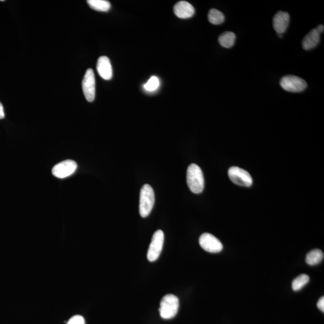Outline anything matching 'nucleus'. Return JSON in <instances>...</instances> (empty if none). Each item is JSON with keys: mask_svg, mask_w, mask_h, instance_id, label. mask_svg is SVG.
I'll return each mask as SVG.
<instances>
[{"mask_svg": "<svg viewBox=\"0 0 324 324\" xmlns=\"http://www.w3.org/2000/svg\"><path fill=\"white\" fill-rule=\"evenodd\" d=\"M187 183L192 192L201 194L204 189L205 181L203 171L195 163L189 165L187 170Z\"/></svg>", "mask_w": 324, "mask_h": 324, "instance_id": "nucleus-1", "label": "nucleus"}, {"mask_svg": "<svg viewBox=\"0 0 324 324\" xmlns=\"http://www.w3.org/2000/svg\"><path fill=\"white\" fill-rule=\"evenodd\" d=\"M155 192L152 186L144 184L141 188L140 199V213L144 218L149 216L155 202Z\"/></svg>", "mask_w": 324, "mask_h": 324, "instance_id": "nucleus-2", "label": "nucleus"}, {"mask_svg": "<svg viewBox=\"0 0 324 324\" xmlns=\"http://www.w3.org/2000/svg\"><path fill=\"white\" fill-rule=\"evenodd\" d=\"M179 300L173 294H167L160 301L159 312L160 316L164 319H170L177 314Z\"/></svg>", "mask_w": 324, "mask_h": 324, "instance_id": "nucleus-3", "label": "nucleus"}, {"mask_svg": "<svg viewBox=\"0 0 324 324\" xmlns=\"http://www.w3.org/2000/svg\"><path fill=\"white\" fill-rule=\"evenodd\" d=\"M164 239V233L162 230H158L153 234L147 253V258L149 261L155 262L159 258L163 249Z\"/></svg>", "mask_w": 324, "mask_h": 324, "instance_id": "nucleus-4", "label": "nucleus"}, {"mask_svg": "<svg viewBox=\"0 0 324 324\" xmlns=\"http://www.w3.org/2000/svg\"><path fill=\"white\" fill-rule=\"evenodd\" d=\"M282 88L289 92H300L307 88V82L302 78L294 75H287L281 80Z\"/></svg>", "mask_w": 324, "mask_h": 324, "instance_id": "nucleus-5", "label": "nucleus"}, {"mask_svg": "<svg viewBox=\"0 0 324 324\" xmlns=\"http://www.w3.org/2000/svg\"><path fill=\"white\" fill-rule=\"evenodd\" d=\"M229 177L234 184L243 187H250L253 184V179L246 170L233 166L228 170Z\"/></svg>", "mask_w": 324, "mask_h": 324, "instance_id": "nucleus-6", "label": "nucleus"}, {"mask_svg": "<svg viewBox=\"0 0 324 324\" xmlns=\"http://www.w3.org/2000/svg\"><path fill=\"white\" fill-rule=\"evenodd\" d=\"M199 243L201 248L208 252L219 253L223 249L222 243L216 237L210 233L202 234L199 239Z\"/></svg>", "mask_w": 324, "mask_h": 324, "instance_id": "nucleus-7", "label": "nucleus"}, {"mask_svg": "<svg viewBox=\"0 0 324 324\" xmlns=\"http://www.w3.org/2000/svg\"><path fill=\"white\" fill-rule=\"evenodd\" d=\"M96 81L94 72L92 69L86 70L83 77L82 86L83 95L89 102L94 101L96 94Z\"/></svg>", "mask_w": 324, "mask_h": 324, "instance_id": "nucleus-8", "label": "nucleus"}, {"mask_svg": "<svg viewBox=\"0 0 324 324\" xmlns=\"http://www.w3.org/2000/svg\"><path fill=\"white\" fill-rule=\"evenodd\" d=\"M77 163L71 160H67L58 163L53 169V174L57 178H65L74 174L77 169Z\"/></svg>", "mask_w": 324, "mask_h": 324, "instance_id": "nucleus-9", "label": "nucleus"}, {"mask_svg": "<svg viewBox=\"0 0 324 324\" xmlns=\"http://www.w3.org/2000/svg\"><path fill=\"white\" fill-rule=\"evenodd\" d=\"M290 15L288 12L279 11L273 18V28L277 34H284L290 23Z\"/></svg>", "mask_w": 324, "mask_h": 324, "instance_id": "nucleus-10", "label": "nucleus"}, {"mask_svg": "<svg viewBox=\"0 0 324 324\" xmlns=\"http://www.w3.org/2000/svg\"><path fill=\"white\" fill-rule=\"evenodd\" d=\"M174 12L178 18L187 19L193 17L195 10L191 3L181 1L176 3L174 7Z\"/></svg>", "mask_w": 324, "mask_h": 324, "instance_id": "nucleus-11", "label": "nucleus"}, {"mask_svg": "<svg viewBox=\"0 0 324 324\" xmlns=\"http://www.w3.org/2000/svg\"><path fill=\"white\" fill-rule=\"evenodd\" d=\"M99 75L105 80H110L112 78V68L109 58L102 56L99 58L97 63Z\"/></svg>", "mask_w": 324, "mask_h": 324, "instance_id": "nucleus-12", "label": "nucleus"}, {"mask_svg": "<svg viewBox=\"0 0 324 324\" xmlns=\"http://www.w3.org/2000/svg\"><path fill=\"white\" fill-rule=\"evenodd\" d=\"M320 41V34L315 29L311 30L308 33L302 41V45L304 50L309 51L313 49Z\"/></svg>", "mask_w": 324, "mask_h": 324, "instance_id": "nucleus-13", "label": "nucleus"}, {"mask_svg": "<svg viewBox=\"0 0 324 324\" xmlns=\"http://www.w3.org/2000/svg\"><path fill=\"white\" fill-rule=\"evenodd\" d=\"M236 39V34L232 31H225L220 35L218 40L221 46L225 48H230L234 46Z\"/></svg>", "mask_w": 324, "mask_h": 324, "instance_id": "nucleus-14", "label": "nucleus"}, {"mask_svg": "<svg viewBox=\"0 0 324 324\" xmlns=\"http://www.w3.org/2000/svg\"><path fill=\"white\" fill-rule=\"evenodd\" d=\"M323 253L320 249H314L308 253L306 255V262L310 265H316L322 261Z\"/></svg>", "mask_w": 324, "mask_h": 324, "instance_id": "nucleus-15", "label": "nucleus"}, {"mask_svg": "<svg viewBox=\"0 0 324 324\" xmlns=\"http://www.w3.org/2000/svg\"><path fill=\"white\" fill-rule=\"evenodd\" d=\"M90 8L99 12H108L111 9L110 3L105 0H88Z\"/></svg>", "mask_w": 324, "mask_h": 324, "instance_id": "nucleus-16", "label": "nucleus"}, {"mask_svg": "<svg viewBox=\"0 0 324 324\" xmlns=\"http://www.w3.org/2000/svg\"><path fill=\"white\" fill-rule=\"evenodd\" d=\"M208 21L213 25H220L224 21V16L216 9H211L208 14Z\"/></svg>", "mask_w": 324, "mask_h": 324, "instance_id": "nucleus-17", "label": "nucleus"}, {"mask_svg": "<svg viewBox=\"0 0 324 324\" xmlns=\"http://www.w3.org/2000/svg\"><path fill=\"white\" fill-rule=\"evenodd\" d=\"M309 281V275L305 274L300 275L299 276L294 279L293 284H292L293 290L295 291H300L308 284Z\"/></svg>", "mask_w": 324, "mask_h": 324, "instance_id": "nucleus-18", "label": "nucleus"}, {"mask_svg": "<svg viewBox=\"0 0 324 324\" xmlns=\"http://www.w3.org/2000/svg\"><path fill=\"white\" fill-rule=\"evenodd\" d=\"M159 79L156 76H152L149 81L144 85V88L149 91H153L156 90L159 87Z\"/></svg>", "mask_w": 324, "mask_h": 324, "instance_id": "nucleus-19", "label": "nucleus"}, {"mask_svg": "<svg viewBox=\"0 0 324 324\" xmlns=\"http://www.w3.org/2000/svg\"><path fill=\"white\" fill-rule=\"evenodd\" d=\"M66 324H85V321L82 316L75 315L72 316Z\"/></svg>", "mask_w": 324, "mask_h": 324, "instance_id": "nucleus-20", "label": "nucleus"}, {"mask_svg": "<svg viewBox=\"0 0 324 324\" xmlns=\"http://www.w3.org/2000/svg\"><path fill=\"white\" fill-rule=\"evenodd\" d=\"M317 306L318 307V309L322 311V312H324V298L322 297L320 298L318 301V302L317 303Z\"/></svg>", "mask_w": 324, "mask_h": 324, "instance_id": "nucleus-21", "label": "nucleus"}, {"mask_svg": "<svg viewBox=\"0 0 324 324\" xmlns=\"http://www.w3.org/2000/svg\"><path fill=\"white\" fill-rule=\"evenodd\" d=\"M5 117L4 108H3V105L0 102V119H3Z\"/></svg>", "mask_w": 324, "mask_h": 324, "instance_id": "nucleus-22", "label": "nucleus"}, {"mask_svg": "<svg viewBox=\"0 0 324 324\" xmlns=\"http://www.w3.org/2000/svg\"><path fill=\"white\" fill-rule=\"evenodd\" d=\"M315 30L317 31V33H318L319 34L320 33H323V30H324V27L323 25H319L318 26H317Z\"/></svg>", "mask_w": 324, "mask_h": 324, "instance_id": "nucleus-23", "label": "nucleus"}]
</instances>
